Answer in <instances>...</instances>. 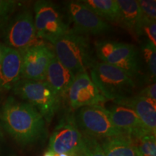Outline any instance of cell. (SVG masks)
Wrapping results in <instances>:
<instances>
[{"instance_id":"cell-1","label":"cell","mask_w":156,"mask_h":156,"mask_svg":"<svg viewBox=\"0 0 156 156\" xmlns=\"http://www.w3.org/2000/svg\"><path fill=\"white\" fill-rule=\"evenodd\" d=\"M0 122L6 132L19 144L30 145L47 135L46 121L27 102L9 97L0 108Z\"/></svg>"},{"instance_id":"cell-2","label":"cell","mask_w":156,"mask_h":156,"mask_svg":"<svg viewBox=\"0 0 156 156\" xmlns=\"http://www.w3.org/2000/svg\"><path fill=\"white\" fill-rule=\"evenodd\" d=\"M52 44L58 62L75 75L87 71L94 62L90 45L84 35L69 30Z\"/></svg>"},{"instance_id":"cell-3","label":"cell","mask_w":156,"mask_h":156,"mask_svg":"<svg viewBox=\"0 0 156 156\" xmlns=\"http://www.w3.org/2000/svg\"><path fill=\"white\" fill-rule=\"evenodd\" d=\"M90 69L91 80L106 100L114 102L129 97L133 92V80L119 68L94 61Z\"/></svg>"},{"instance_id":"cell-4","label":"cell","mask_w":156,"mask_h":156,"mask_svg":"<svg viewBox=\"0 0 156 156\" xmlns=\"http://www.w3.org/2000/svg\"><path fill=\"white\" fill-rule=\"evenodd\" d=\"M12 91L17 96L34 106L46 124L51 123L61 104V98L45 81L20 79Z\"/></svg>"},{"instance_id":"cell-5","label":"cell","mask_w":156,"mask_h":156,"mask_svg":"<svg viewBox=\"0 0 156 156\" xmlns=\"http://www.w3.org/2000/svg\"><path fill=\"white\" fill-rule=\"evenodd\" d=\"M75 117L78 128L83 135L95 138L99 141L125 135L115 126L108 109L101 104L79 108Z\"/></svg>"},{"instance_id":"cell-6","label":"cell","mask_w":156,"mask_h":156,"mask_svg":"<svg viewBox=\"0 0 156 156\" xmlns=\"http://www.w3.org/2000/svg\"><path fill=\"white\" fill-rule=\"evenodd\" d=\"M97 56L104 63L119 68L130 77L140 69L139 53L133 45L113 41H101L95 44Z\"/></svg>"},{"instance_id":"cell-7","label":"cell","mask_w":156,"mask_h":156,"mask_svg":"<svg viewBox=\"0 0 156 156\" xmlns=\"http://www.w3.org/2000/svg\"><path fill=\"white\" fill-rule=\"evenodd\" d=\"M34 25L37 38L51 44L69 31L60 9L49 1L40 0L34 4Z\"/></svg>"},{"instance_id":"cell-8","label":"cell","mask_w":156,"mask_h":156,"mask_svg":"<svg viewBox=\"0 0 156 156\" xmlns=\"http://www.w3.org/2000/svg\"><path fill=\"white\" fill-rule=\"evenodd\" d=\"M3 38L5 46L21 54L35 45L37 36L31 11L24 9L8 21L3 29Z\"/></svg>"},{"instance_id":"cell-9","label":"cell","mask_w":156,"mask_h":156,"mask_svg":"<svg viewBox=\"0 0 156 156\" xmlns=\"http://www.w3.org/2000/svg\"><path fill=\"white\" fill-rule=\"evenodd\" d=\"M83 147V134L78 128L75 115L62 117L50 136L48 151L54 154L76 153Z\"/></svg>"},{"instance_id":"cell-10","label":"cell","mask_w":156,"mask_h":156,"mask_svg":"<svg viewBox=\"0 0 156 156\" xmlns=\"http://www.w3.org/2000/svg\"><path fill=\"white\" fill-rule=\"evenodd\" d=\"M65 9L68 18L73 25V32L82 35H97L110 30L108 23L82 2H67Z\"/></svg>"},{"instance_id":"cell-11","label":"cell","mask_w":156,"mask_h":156,"mask_svg":"<svg viewBox=\"0 0 156 156\" xmlns=\"http://www.w3.org/2000/svg\"><path fill=\"white\" fill-rule=\"evenodd\" d=\"M64 98L69 108L73 110L101 104L106 101L87 71L81 72L75 75V80Z\"/></svg>"},{"instance_id":"cell-12","label":"cell","mask_w":156,"mask_h":156,"mask_svg":"<svg viewBox=\"0 0 156 156\" xmlns=\"http://www.w3.org/2000/svg\"><path fill=\"white\" fill-rule=\"evenodd\" d=\"M21 79L44 81L51 60L54 56L50 48L42 44H35L22 54Z\"/></svg>"},{"instance_id":"cell-13","label":"cell","mask_w":156,"mask_h":156,"mask_svg":"<svg viewBox=\"0 0 156 156\" xmlns=\"http://www.w3.org/2000/svg\"><path fill=\"white\" fill-rule=\"evenodd\" d=\"M22 54L7 46H1L0 56V94L12 90L21 79Z\"/></svg>"},{"instance_id":"cell-14","label":"cell","mask_w":156,"mask_h":156,"mask_svg":"<svg viewBox=\"0 0 156 156\" xmlns=\"http://www.w3.org/2000/svg\"><path fill=\"white\" fill-rule=\"evenodd\" d=\"M108 110L115 126L133 141L151 134L132 109L115 103Z\"/></svg>"},{"instance_id":"cell-15","label":"cell","mask_w":156,"mask_h":156,"mask_svg":"<svg viewBox=\"0 0 156 156\" xmlns=\"http://www.w3.org/2000/svg\"><path fill=\"white\" fill-rule=\"evenodd\" d=\"M114 103L132 109L151 134H156V101L138 95L114 101Z\"/></svg>"},{"instance_id":"cell-16","label":"cell","mask_w":156,"mask_h":156,"mask_svg":"<svg viewBox=\"0 0 156 156\" xmlns=\"http://www.w3.org/2000/svg\"><path fill=\"white\" fill-rule=\"evenodd\" d=\"M75 75L73 72L60 63L54 56L48 65L44 81L62 99L73 84Z\"/></svg>"},{"instance_id":"cell-17","label":"cell","mask_w":156,"mask_h":156,"mask_svg":"<svg viewBox=\"0 0 156 156\" xmlns=\"http://www.w3.org/2000/svg\"><path fill=\"white\" fill-rule=\"evenodd\" d=\"M100 142L105 156H140L135 143L128 136L107 138Z\"/></svg>"},{"instance_id":"cell-18","label":"cell","mask_w":156,"mask_h":156,"mask_svg":"<svg viewBox=\"0 0 156 156\" xmlns=\"http://www.w3.org/2000/svg\"><path fill=\"white\" fill-rule=\"evenodd\" d=\"M119 7V22L124 28L135 34L142 19L141 9L135 0H117Z\"/></svg>"},{"instance_id":"cell-19","label":"cell","mask_w":156,"mask_h":156,"mask_svg":"<svg viewBox=\"0 0 156 156\" xmlns=\"http://www.w3.org/2000/svg\"><path fill=\"white\" fill-rule=\"evenodd\" d=\"M82 2L103 20L118 22L119 7L117 0H85Z\"/></svg>"},{"instance_id":"cell-20","label":"cell","mask_w":156,"mask_h":156,"mask_svg":"<svg viewBox=\"0 0 156 156\" xmlns=\"http://www.w3.org/2000/svg\"><path fill=\"white\" fill-rule=\"evenodd\" d=\"M141 56L142 62L147 69V73L151 79L155 81L156 75V48L152 43L145 41L142 43Z\"/></svg>"},{"instance_id":"cell-21","label":"cell","mask_w":156,"mask_h":156,"mask_svg":"<svg viewBox=\"0 0 156 156\" xmlns=\"http://www.w3.org/2000/svg\"><path fill=\"white\" fill-rule=\"evenodd\" d=\"M135 35L144 37L146 39L145 41L156 46V20L142 17Z\"/></svg>"},{"instance_id":"cell-22","label":"cell","mask_w":156,"mask_h":156,"mask_svg":"<svg viewBox=\"0 0 156 156\" xmlns=\"http://www.w3.org/2000/svg\"><path fill=\"white\" fill-rule=\"evenodd\" d=\"M133 142L138 148L140 156H156L155 135L147 134Z\"/></svg>"},{"instance_id":"cell-23","label":"cell","mask_w":156,"mask_h":156,"mask_svg":"<svg viewBox=\"0 0 156 156\" xmlns=\"http://www.w3.org/2000/svg\"><path fill=\"white\" fill-rule=\"evenodd\" d=\"M83 148L86 156H105L100 141L83 134Z\"/></svg>"},{"instance_id":"cell-24","label":"cell","mask_w":156,"mask_h":156,"mask_svg":"<svg viewBox=\"0 0 156 156\" xmlns=\"http://www.w3.org/2000/svg\"><path fill=\"white\" fill-rule=\"evenodd\" d=\"M17 5L15 0H0V30L5 28Z\"/></svg>"},{"instance_id":"cell-25","label":"cell","mask_w":156,"mask_h":156,"mask_svg":"<svg viewBox=\"0 0 156 156\" xmlns=\"http://www.w3.org/2000/svg\"><path fill=\"white\" fill-rule=\"evenodd\" d=\"M141 9L142 18L155 20H156V2L149 0L137 1Z\"/></svg>"},{"instance_id":"cell-26","label":"cell","mask_w":156,"mask_h":156,"mask_svg":"<svg viewBox=\"0 0 156 156\" xmlns=\"http://www.w3.org/2000/svg\"><path fill=\"white\" fill-rule=\"evenodd\" d=\"M141 96L147 98L154 101H156V84L152 83L151 85L145 87L140 93Z\"/></svg>"},{"instance_id":"cell-27","label":"cell","mask_w":156,"mask_h":156,"mask_svg":"<svg viewBox=\"0 0 156 156\" xmlns=\"http://www.w3.org/2000/svg\"><path fill=\"white\" fill-rule=\"evenodd\" d=\"M76 156H86V155H85V151H84L83 147H82L81 150H80L79 151L76 153Z\"/></svg>"},{"instance_id":"cell-28","label":"cell","mask_w":156,"mask_h":156,"mask_svg":"<svg viewBox=\"0 0 156 156\" xmlns=\"http://www.w3.org/2000/svg\"><path fill=\"white\" fill-rule=\"evenodd\" d=\"M55 156H76V153H62V154H55Z\"/></svg>"},{"instance_id":"cell-29","label":"cell","mask_w":156,"mask_h":156,"mask_svg":"<svg viewBox=\"0 0 156 156\" xmlns=\"http://www.w3.org/2000/svg\"><path fill=\"white\" fill-rule=\"evenodd\" d=\"M44 156H55V154H54L53 152L48 151L47 152H46V153H44Z\"/></svg>"},{"instance_id":"cell-30","label":"cell","mask_w":156,"mask_h":156,"mask_svg":"<svg viewBox=\"0 0 156 156\" xmlns=\"http://www.w3.org/2000/svg\"><path fill=\"white\" fill-rule=\"evenodd\" d=\"M2 140H3V134H2V132L1 128H0V145H1Z\"/></svg>"},{"instance_id":"cell-31","label":"cell","mask_w":156,"mask_h":156,"mask_svg":"<svg viewBox=\"0 0 156 156\" xmlns=\"http://www.w3.org/2000/svg\"><path fill=\"white\" fill-rule=\"evenodd\" d=\"M0 56H1V46H0Z\"/></svg>"}]
</instances>
